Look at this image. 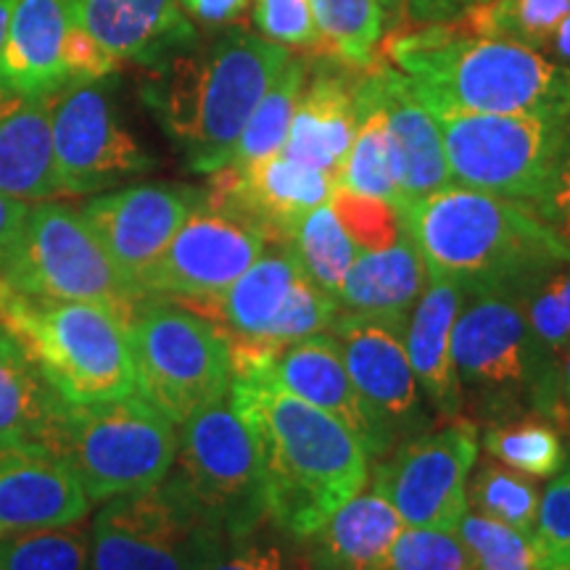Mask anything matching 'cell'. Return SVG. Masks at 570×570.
I'll return each instance as SVG.
<instances>
[{"label":"cell","instance_id":"cell-1","mask_svg":"<svg viewBox=\"0 0 570 570\" xmlns=\"http://www.w3.org/2000/svg\"><path fill=\"white\" fill-rule=\"evenodd\" d=\"M267 362L235 370L227 396L259 449L267 520L309 541L365 489L370 454L338 420L277 386Z\"/></svg>","mask_w":570,"mask_h":570},{"label":"cell","instance_id":"cell-2","mask_svg":"<svg viewBox=\"0 0 570 570\" xmlns=\"http://www.w3.org/2000/svg\"><path fill=\"white\" fill-rule=\"evenodd\" d=\"M291 53V48L235 27L154 63L142 101L180 146L188 169L212 175L230 164L248 117Z\"/></svg>","mask_w":570,"mask_h":570},{"label":"cell","instance_id":"cell-3","mask_svg":"<svg viewBox=\"0 0 570 570\" xmlns=\"http://www.w3.org/2000/svg\"><path fill=\"white\" fill-rule=\"evenodd\" d=\"M383 53L428 109L570 117V67L537 48L444 21L394 35Z\"/></svg>","mask_w":570,"mask_h":570},{"label":"cell","instance_id":"cell-4","mask_svg":"<svg viewBox=\"0 0 570 570\" xmlns=\"http://www.w3.org/2000/svg\"><path fill=\"white\" fill-rule=\"evenodd\" d=\"M399 214L428 275L458 281L465 291L525 285L570 262L558 235L515 198L452 183L407 202Z\"/></svg>","mask_w":570,"mask_h":570},{"label":"cell","instance_id":"cell-5","mask_svg":"<svg viewBox=\"0 0 570 570\" xmlns=\"http://www.w3.org/2000/svg\"><path fill=\"white\" fill-rule=\"evenodd\" d=\"M0 323L67 404L135 394L130 331L122 312L90 302H51L0 285Z\"/></svg>","mask_w":570,"mask_h":570},{"label":"cell","instance_id":"cell-6","mask_svg":"<svg viewBox=\"0 0 570 570\" xmlns=\"http://www.w3.org/2000/svg\"><path fill=\"white\" fill-rule=\"evenodd\" d=\"M135 394L183 425L233 383V356L223 333L188 306L164 296L135 304L130 323Z\"/></svg>","mask_w":570,"mask_h":570},{"label":"cell","instance_id":"cell-7","mask_svg":"<svg viewBox=\"0 0 570 570\" xmlns=\"http://www.w3.org/2000/svg\"><path fill=\"white\" fill-rule=\"evenodd\" d=\"M0 285L51 302H90L130 320L146 294L114 265L82 212L38 202L27 212L13 246L0 259Z\"/></svg>","mask_w":570,"mask_h":570},{"label":"cell","instance_id":"cell-8","mask_svg":"<svg viewBox=\"0 0 570 570\" xmlns=\"http://www.w3.org/2000/svg\"><path fill=\"white\" fill-rule=\"evenodd\" d=\"M164 481L225 539L267 520L259 449L227 394L177 425L175 462Z\"/></svg>","mask_w":570,"mask_h":570},{"label":"cell","instance_id":"cell-9","mask_svg":"<svg viewBox=\"0 0 570 570\" xmlns=\"http://www.w3.org/2000/svg\"><path fill=\"white\" fill-rule=\"evenodd\" d=\"M59 452L90 502H109L167 479L177 452V425L138 394L67 404Z\"/></svg>","mask_w":570,"mask_h":570},{"label":"cell","instance_id":"cell-10","mask_svg":"<svg viewBox=\"0 0 570 570\" xmlns=\"http://www.w3.org/2000/svg\"><path fill=\"white\" fill-rule=\"evenodd\" d=\"M525 285H489L465 291L452 352L462 399L489 420L533 410L547 373L533 346L523 306Z\"/></svg>","mask_w":570,"mask_h":570},{"label":"cell","instance_id":"cell-11","mask_svg":"<svg viewBox=\"0 0 570 570\" xmlns=\"http://www.w3.org/2000/svg\"><path fill=\"white\" fill-rule=\"evenodd\" d=\"M454 185L533 204L570 117L431 109Z\"/></svg>","mask_w":570,"mask_h":570},{"label":"cell","instance_id":"cell-12","mask_svg":"<svg viewBox=\"0 0 570 570\" xmlns=\"http://www.w3.org/2000/svg\"><path fill=\"white\" fill-rule=\"evenodd\" d=\"M225 537L167 481L114 497L90 525L92 570H206Z\"/></svg>","mask_w":570,"mask_h":570},{"label":"cell","instance_id":"cell-13","mask_svg":"<svg viewBox=\"0 0 570 570\" xmlns=\"http://www.w3.org/2000/svg\"><path fill=\"white\" fill-rule=\"evenodd\" d=\"M106 80H71L53 96V161L61 194H101L127 177L151 173L156 164L122 125Z\"/></svg>","mask_w":570,"mask_h":570},{"label":"cell","instance_id":"cell-14","mask_svg":"<svg viewBox=\"0 0 570 570\" xmlns=\"http://www.w3.org/2000/svg\"><path fill=\"white\" fill-rule=\"evenodd\" d=\"M481 436L465 417L404 441L377 465L373 489L394 504L410 529H458L468 512V483Z\"/></svg>","mask_w":570,"mask_h":570},{"label":"cell","instance_id":"cell-15","mask_svg":"<svg viewBox=\"0 0 570 570\" xmlns=\"http://www.w3.org/2000/svg\"><path fill=\"white\" fill-rule=\"evenodd\" d=\"M265 233L244 214L202 194L180 230L142 281V294L194 302L225 291L267 252Z\"/></svg>","mask_w":570,"mask_h":570},{"label":"cell","instance_id":"cell-16","mask_svg":"<svg viewBox=\"0 0 570 570\" xmlns=\"http://www.w3.org/2000/svg\"><path fill=\"white\" fill-rule=\"evenodd\" d=\"M362 402L391 441L425 423L420 383L404 346V320L341 309L331 325Z\"/></svg>","mask_w":570,"mask_h":570},{"label":"cell","instance_id":"cell-17","mask_svg":"<svg viewBox=\"0 0 570 570\" xmlns=\"http://www.w3.org/2000/svg\"><path fill=\"white\" fill-rule=\"evenodd\" d=\"M202 194L204 190L188 185H130L114 194L92 196L80 212L114 265L140 288L188 214L202 202Z\"/></svg>","mask_w":570,"mask_h":570},{"label":"cell","instance_id":"cell-18","mask_svg":"<svg viewBox=\"0 0 570 570\" xmlns=\"http://www.w3.org/2000/svg\"><path fill=\"white\" fill-rule=\"evenodd\" d=\"M204 190L252 219L269 246H288L306 214L331 202L336 180L281 151L244 167L227 164Z\"/></svg>","mask_w":570,"mask_h":570},{"label":"cell","instance_id":"cell-19","mask_svg":"<svg viewBox=\"0 0 570 570\" xmlns=\"http://www.w3.org/2000/svg\"><path fill=\"white\" fill-rule=\"evenodd\" d=\"M92 502L63 454L42 444L0 449V537L59 529L88 518Z\"/></svg>","mask_w":570,"mask_h":570},{"label":"cell","instance_id":"cell-20","mask_svg":"<svg viewBox=\"0 0 570 570\" xmlns=\"http://www.w3.org/2000/svg\"><path fill=\"white\" fill-rule=\"evenodd\" d=\"M362 88L386 117L402 206L452 185L436 117L420 101L407 77L391 63L373 61L362 71Z\"/></svg>","mask_w":570,"mask_h":570},{"label":"cell","instance_id":"cell-21","mask_svg":"<svg viewBox=\"0 0 570 570\" xmlns=\"http://www.w3.org/2000/svg\"><path fill=\"white\" fill-rule=\"evenodd\" d=\"M365 67H354L336 56L315 53L298 98L283 154L291 159L323 169L338 180L341 167L352 148L360 125L356 82Z\"/></svg>","mask_w":570,"mask_h":570},{"label":"cell","instance_id":"cell-22","mask_svg":"<svg viewBox=\"0 0 570 570\" xmlns=\"http://www.w3.org/2000/svg\"><path fill=\"white\" fill-rule=\"evenodd\" d=\"M265 367L277 386L338 420L365 446L370 458H381L394 449V441L383 433L362 402L331 333H317L277 348Z\"/></svg>","mask_w":570,"mask_h":570},{"label":"cell","instance_id":"cell-23","mask_svg":"<svg viewBox=\"0 0 570 570\" xmlns=\"http://www.w3.org/2000/svg\"><path fill=\"white\" fill-rule=\"evenodd\" d=\"M69 9L71 19L119 61L154 67L196 42V27L180 0H69Z\"/></svg>","mask_w":570,"mask_h":570},{"label":"cell","instance_id":"cell-24","mask_svg":"<svg viewBox=\"0 0 570 570\" xmlns=\"http://www.w3.org/2000/svg\"><path fill=\"white\" fill-rule=\"evenodd\" d=\"M462 298H465V285L449 277H431L412 306L407 327H404V346H407L420 391L444 420L460 417L462 404H465L452 352L454 323H458Z\"/></svg>","mask_w":570,"mask_h":570},{"label":"cell","instance_id":"cell-25","mask_svg":"<svg viewBox=\"0 0 570 570\" xmlns=\"http://www.w3.org/2000/svg\"><path fill=\"white\" fill-rule=\"evenodd\" d=\"M71 24L69 0H17L3 51L0 90L53 96L69 82L63 46Z\"/></svg>","mask_w":570,"mask_h":570},{"label":"cell","instance_id":"cell-26","mask_svg":"<svg viewBox=\"0 0 570 570\" xmlns=\"http://www.w3.org/2000/svg\"><path fill=\"white\" fill-rule=\"evenodd\" d=\"M53 96L0 90V194L17 202L38 204L61 194L53 161Z\"/></svg>","mask_w":570,"mask_h":570},{"label":"cell","instance_id":"cell-27","mask_svg":"<svg viewBox=\"0 0 570 570\" xmlns=\"http://www.w3.org/2000/svg\"><path fill=\"white\" fill-rule=\"evenodd\" d=\"M63 410L67 402L0 323V449L42 444L59 452Z\"/></svg>","mask_w":570,"mask_h":570},{"label":"cell","instance_id":"cell-28","mask_svg":"<svg viewBox=\"0 0 570 570\" xmlns=\"http://www.w3.org/2000/svg\"><path fill=\"white\" fill-rule=\"evenodd\" d=\"M428 281L431 275L423 256L404 233L394 246L356 256L336 302L356 315L407 320Z\"/></svg>","mask_w":570,"mask_h":570},{"label":"cell","instance_id":"cell-29","mask_svg":"<svg viewBox=\"0 0 570 570\" xmlns=\"http://www.w3.org/2000/svg\"><path fill=\"white\" fill-rule=\"evenodd\" d=\"M402 529L394 504L375 489H362L309 539L312 558L320 570H381Z\"/></svg>","mask_w":570,"mask_h":570},{"label":"cell","instance_id":"cell-30","mask_svg":"<svg viewBox=\"0 0 570 570\" xmlns=\"http://www.w3.org/2000/svg\"><path fill=\"white\" fill-rule=\"evenodd\" d=\"M481 444L497 462L531 479H552L568 458L562 431L539 412L489 420Z\"/></svg>","mask_w":570,"mask_h":570},{"label":"cell","instance_id":"cell-31","mask_svg":"<svg viewBox=\"0 0 570 570\" xmlns=\"http://www.w3.org/2000/svg\"><path fill=\"white\" fill-rule=\"evenodd\" d=\"M356 109H360V125L348 148L344 167H341L336 188H346L352 194L383 198L402 206L399 185L394 175V154H391V138L386 117L362 88V77L356 82Z\"/></svg>","mask_w":570,"mask_h":570},{"label":"cell","instance_id":"cell-32","mask_svg":"<svg viewBox=\"0 0 570 570\" xmlns=\"http://www.w3.org/2000/svg\"><path fill=\"white\" fill-rule=\"evenodd\" d=\"M570 13V0H483L449 24L479 38L510 40L547 53L552 32Z\"/></svg>","mask_w":570,"mask_h":570},{"label":"cell","instance_id":"cell-33","mask_svg":"<svg viewBox=\"0 0 570 570\" xmlns=\"http://www.w3.org/2000/svg\"><path fill=\"white\" fill-rule=\"evenodd\" d=\"M306 71H309V59L291 53V59L283 63L277 77L269 85L262 101L248 117V122L240 132L230 164L244 167V164L267 159L283 151L285 138H288L291 119H294L296 104L302 98Z\"/></svg>","mask_w":570,"mask_h":570},{"label":"cell","instance_id":"cell-34","mask_svg":"<svg viewBox=\"0 0 570 570\" xmlns=\"http://www.w3.org/2000/svg\"><path fill=\"white\" fill-rule=\"evenodd\" d=\"M288 246L302 265L304 275L331 296L338 294L354 259L362 254L348 238L344 225L338 223L331 204L317 206L306 214Z\"/></svg>","mask_w":570,"mask_h":570},{"label":"cell","instance_id":"cell-35","mask_svg":"<svg viewBox=\"0 0 570 570\" xmlns=\"http://www.w3.org/2000/svg\"><path fill=\"white\" fill-rule=\"evenodd\" d=\"M320 42L327 56L370 67L383 38V9L377 0H309Z\"/></svg>","mask_w":570,"mask_h":570},{"label":"cell","instance_id":"cell-36","mask_svg":"<svg viewBox=\"0 0 570 570\" xmlns=\"http://www.w3.org/2000/svg\"><path fill=\"white\" fill-rule=\"evenodd\" d=\"M541 491L537 479L518 473L502 462H483L470 473L468 483V510L508 523L512 529L533 533L537 523Z\"/></svg>","mask_w":570,"mask_h":570},{"label":"cell","instance_id":"cell-37","mask_svg":"<svg viewBox=\"0 0 570 570\" xmlns=\"http://www.w3.org/2000/svg\"><path fill=\"white\" fill-rule=\"evenodd\" d=\"M523 306L539 362L550 377L558 356L570 348V262L525 283Z\"/></svg>","mask_w":570,"mask_h":570},{"label":"cell","instance_id":"cell-38","mask_svg":"<svg viewBox=\"0 0 570 570\" xmlns=\"http://www.w3.org/2000/svg\"><path fill=\"white\" fill-rule=\"evenodd\" d=\"M0 570H92L85 520L0 537Z\"/></svg>","mask_w":570,"mask_h":570},{"label":"cell","instance_id":"cell-39","mask_svg":"<svg viewBox=\"0 0 570 570\" xmlns=\"http://www.w3.org/2000/svg\"><path fill=\"white\" fill-rule=\"evenodd\" d=\"M454 531L465 544L473 570H544L531 533L475 510H468Z\"/></svg>","mask_w":570,"mask_h":570},{"label":"cell","instance_id":"cell-40","mask_svg":"<svg viewBox=\"0 0 570 570\" xmlns=\"http://www.w3.org/2000/svg\"><path fill=\"white\" fill-rule=\"evenodd\" d=\"M269 520L254 531L223 541L206 570H320L312 554L302 550L304 541L291 539Z\"/></svg>","mask_w":570,"mask_h":570},{"label":"cell","instance_id":"cell-41","mask_svg":"<svg viewBox=\"0 0 570 570\" xmlns=\"http://www.w3.org/2000/svg\"><path fill=\"white\" fill-rule=\"evenodd\" d=\"M327 204L336 212L338 223L344 225L348 238L354 240L360 252H381V248L394 246L404 235L402 214L394 204L383 202V198L336 188Z\"/></svg>","mask_w":570,"mask_h":570},{"label":"cell","instance_id":"cell-42","mask_svg":"<svg viewBox=\"0 0 570 570\" xmlns=\"http://www.w3.org/2000/svg\"><path fill=\"white\" fill-rule=\"evenodd\" d=\"M381 570H473V562L454 529L404 525Z\"/></svg>","mask_w":570,"mask_h":570},{"label":"cell","instance_id":"cell-43","mask_svg":"<svg viewBox=\"0 0 570 570\" xmlns=\"http://www.w3.org/2000/svg\"><path fill=\"white\" fill-rule=\"evenodd\" d=\"M531 537L537 541L544 568L570 558V449L566 465L552 475L550 487L541 491Z\"/></svg>","mask_w":570,"mask_h":570},{"label":"cell","instance_id":"cell-44","mask_svg":"<svg viewBox=\"0 0 570 570\" xmlns=\"http://www.w3.org/2000/svg\"><path fill=\"white\" fill-rule=\"evenodd\" d=\"M531 209L570 252V119L562 130L547 180L541 185L539 196L533 198Z\"/></svg>","mask_w":570,"mask_h":570},{"label":"cell","instance_id":"cell-45","mask_svg":"<svg viewBox=\"0 0 570 570\" xmlns=\"http://www.w3.org/2000/svg\"><path fill=\"white\" fill-rule=\"evenodd\" d=\"M63 63H67L71 80H104L111 77L119 67V59L101 48L96 38L71 19L67 46H63Z\"/></svg>","mask_w":570,"mask_h":570},{"label":"cell","instance_id":"cell-46","mask_svg":"<svg viewBox=\"0 0 570 570\" xmlns=\"http://www.w3.org/2000/svg\"><path fill=\"white\" fill-rule=\"evenodd\" d=\"M533 412L550 417L560 431H570V348L552 365L544 389L533 402Z\"/></svg>","mask_w":570,"mask_h":570},{"label":"cell","instance_id":"cell-47","mask_svg":"<svg viewBox=\"0 0 570 570\" xmlns=\"http://www.w3.org/2000/svg\"><path fill=\"white\" fill-rule=\"evenodd\" d=\"M185 13L209 27H225L248 9L252 0H180Z\"/></svg>","mask_w":570,"mask_h":570},{"label":"cell","instance_id":"cell-48","mask_svg":"<svg viewBox=\"0 0 570 570\" xmlns=\"http://www.w3.org/2000/svg\"><path fill=\"white\" fill-rule=\"evenodd\" d=\"M483 0H407V17L415 24H444Z\"/></svg>","mask_w":570,"mask_h":570},{"label":"cell","instance_id":"cell-49","mask_svg":"<svg viewBox=\"0 0 570 570\" xmlns=\"http://www.w3.org/2000/svg\"><path fill=\"white\" fill-rule=\"evenodd\" d=\"M27 212H30V204L0 194V259H3L6 252L13 246V240H17L21 225L27 219Z\"/></svg>","mask_w":570,"mask_h":570},{"label":"cell","instance_id":"cell-50","mask_svg":"<svg viewBox=\"0 0 570 570\" xmlns=\"http://www.w3.org/2000/svg\"><path fill=\"white\" fill-rule=\"evenodd\" d=\"M547 53H550L554 61L568 63L570 67V13L560 21L558 30L552 32V40H550V46H547Z\"/></svg>","mask_w":570,"mask_h":570},{"label":"cell","instance_id":"cell-51","mask_svg":"<svg viewBox=\"0 0 570 570\" xmlns=\"http://www.w3.org/2000/svg\"><path fill=\"white\" fill-rule=\"evenodd\" d=\"M13 9H17V0H0V51H3L6 38H9Z\"/></svg>","mask_w":570,"mask_h":570},{"label":"cell","instance_id":"cell-52","mask_svg":"<svg viewBox=\"0 0 570 570\" xmlns=\"http://www.w3.org/2000/svg\"><path fill=\"white\" fill-rule=\"evenodd\" d=\"M377 3H381L383 11L396 13V11H402L404 6H407V0H377Z\"/></svg>","mask_w":570,"mask_h":570},{"label":"cell","instance_id":"cell-53","mask_svg":"<svg viewBox=\"0 0 570 570\" xmlns=\"http://www.w3.org/2000/svg\"><path fill=\"white\" fill-rule=\"evenodd\" d=\"M544 570H570V558L560 560V562H552V566H547Z\"/></svg>","mask_w":570,"mask_h":570}]
</instances>
